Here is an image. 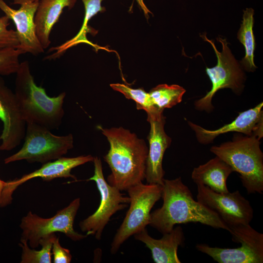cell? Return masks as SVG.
Segmentation results:
<instances>
[{"label":"cell","instance_id":"1","mask_svg":"<svg viewBox=\"0 0 263 263\" xmlns=\"http://www.w3.org/2000/svg\"><path fill=\"white\" fill-rule=\"evenodd\" d=\"M161 198L163 205L150 213L149 225L162 234L170 232L175 225L189 223H200L229 231L216 213L194 199L181 177L164 179Z\"/></svg>","mask_w":263,"mask_h":263},{"label":"cell","instance_id":"2","mask_svg":"<svg viewBox=\"0 0 263 263\" xmlns=\"http://www.w3.org/2000/svg\"><path fill=\"white\" fill-rule=\"evenodd\" d=\"M100 129L110 146L103 157L111 170L107 182L120 191L142 182L148 153L145 140L121 127Z\"/></svg>","mask_w":263,"mask_h":263},{"label":"cell","instance_id":"3","mask_svg":"<svg viewBox=\"0 0 263 263\" xmlns=\"http://www.w3.org/2000/svg\"><path fill=\"white\" fill-rule=\"evenodd\" d=\"M16 74L15 94L26 123L38 124L50 131L58 129L64 115L66 93L48 96L43 88L36 84L27 60L20 63Z\"/></svg>","mask_w":263,"mask_h":263},{"label":"cell","instance_id":"4","mask_svg":"<svg viewBox=\"0 0 263 263\" xmlns=\"http://www.w3.org/2000/svg\"><path fill=\"white\" fill-rule=\"evenodd\" d=\"M260 140L255 135L235 134L231 141L210 149L239 174L248 194L263 192V153Z\"/></svg>","mask_w":263,"mask_h":263},{"label":"cell","instance_id":"5","mask_svg":"<svg viewBox=\"0 0 263 263\" xmlns=\"http://www.w3.org/2000/svg\"><path fill=\"white\" fill-rule=\"evenodd\" d=\"M24 142L15 154L6 158L4 163L25 160L30 163L44 164L66 154L74 147L72 134L57 136L41 125L27 123Z\"/></svg>","mask_w":263,"mask_h":263},{"label":"cell","instance_id":"6","mask_svg":"<svg viewBox=\"0 0 263 263\" xmlns=\"http://www.w3.org/2000/svg\"><path fill=\"white\" fill-rule=\"evenodd\" d=\"M127 191L130 199V207L112 241L111 252L113 254L116 253L131 236L149 225L150 211L161 198L162 186L141 182Z\"/></svg>","mask_w":263,"mask_h":263},{"label":"cell","instance_id":"7","mask_svg":"<svg viewBox=\"0 0 263 263\" xmlns=\"http://www.w3.org/2000/svg\"><path fill=\"white\" fill-rule=\"evenodd\" d=\"M200 36L212 46L217 63L212 68H206V73L211 82L212 87L204 97L195 101L194 106L198 110L210 113L214 109L212 99L218 91L229 88L239 94L244 88L245 77L241 65L232 54L225 38L220 37L216 38L222 46V51L220 52L213 40L207 38L206 34Z\"/></svg>","mask_w":263,"mask_h":263},{"label":"cell","instance_id":"8","mask_svg":"<svg viewBox=\"0 0 263 263\" xmlns=\"http://www.w3.org/2000/svg\"><path fill=\"white\" fill-rule=\"evenodd\" d=\"M79 198L74 199L65 208L57 211L52 217L44 218L30 211L21 220L20 240L29 243L32 248L39 246L40 240L59 232L74 241H80L88 236L81 234L74 228V220L80 205Z\"/></svg>","mask_w":263,"mask_h":263},{"label":"cell","instance_id":"9","mask_svg":"<svg viewBox=\"0 0 263 263\" xmlns=\"http://www.w3.org/2000/svg\"><path fill=\"white\" fill-rule=\"evenodd\" d=\"M94 174L87 181L95 182L100 195L99 206L96 210L81 221L79 226L86 235H94L100 240L102 232L111 217L116 212L127 207L130 199L118 188L110 185L104 178L101 159L94 157Z\"/></svg>","mask_w":263,"mask_h":263},{"label":"cell","instance_id":"10","mask_svg":"<svg viewBox=\"0 0 263 263\" xmlns=\"http://www.w3.org/2000/svg\"><path fill=\"white\" fill-rule=\"evenodd\" d=\"M233 241L240 243L237 248L211 247L197 244L196 248L219 263H263V234L248 225H240L229 228Z\"/></svg>","mask_w":263,"mask_h":263},{"label":"cell","instance_id":"11","mask_svg":"<svg viewBox=\"0 0 263 263\" xmlns=\"http://www.w3.org/2000/svg\"><path fill=\"white\" fill-rule=\"evenodd\" d=\"M197 201L216 213L229 229L250 224L253 218V209L239 190L220 193L204 185L197 184Z\"/></svg>","mask_w":263,"mask_h":263},{"label":"cell","instance_id":"12","mask_svg":"<svg viewBox=\"0 0 263 263\" xmlns=\"http://www.w3.org/2000/svg\"><path fill=\"white\" fill-rule=\"evenodd\" d=\"M39 0H14L13 4L20 5L18 9L10 7L3 0H0V9L11 19L16 28L19 43L18 48L23 54L37 56L44 52L36 34L35 16Z\"/></svg>","mask_w":263,"mask_h":263},{"label":"cell","instance_id":"13","mask_svg":"<svg viewBox=\"0 0 263 263\" xmlns=\"http://www.w3.org/2000/svg\"><path fill=\"white\" fill-rule=\"evenodd\" d=\"M0 120L3 125L0 150L9 151L24 138L26 123L21 114L15 93L0 75Z\"/></svg>","mask_w":263,"mask_h":263},{"label":"cell","instance_id":"14","mask_svg":"<svg viewBox=\"0 0 263 263\" xmlns=\"http://www.w3.org/2000/svg\"><path fill=\"white\" fill-rule=\"evenodd\" d=\"M147 120L150 124V131L148 136L149 147L145 179L148 184L162 186L165 175L163 159L166 150L171 144V139L165 131L166 117L163 113L147 114Z\"/></svg>","mask_w":263,"mask_h":263},{"label":"cell","instance_id":"15","mask_svg":"<svg viewBox=\"0 0 263 263\" xmlns=\"http://www.w3.org/2000/svg\"><path fill=\"white\" fill-rule=\"evenodd\" d=\"M91 155L74 157H61L53 161L43 164L38 169L23 175L21 178L7 182L0 200V207H4L11 203L12 195L21 185L35 178H41L43 181H50L57 178L71 177L77 181L76 177L71 173L74 168L90 162H93Z\"/></svg>","mask_w":263,"mask_h":263},{"label":"cell","instance_id":"16","mask_svg":"<svg viewBox=\"0 0 263 263\" xmlns=\"http://www.w3.org/2000/svg\"><path fill=\"white\" fill-rule=\"evenodd\" d=\"M263 106L262 102L254 108L240 113L231 123L214 130L205 129L190 121L188 122L194 132L198 141L202 144H209L220 135L234 132L255 135L261 139L263 135Z\"/></svg>","mask_w":263,"mask_h":263},{"label":"cell","instance_id":"17","mask_svg":"<svg viewBox=\"0 0 263 263\" xmlns=\"http://www.w3.org/2000/svg\"><path fill=\"white\" fill-rule=\"evenodd\" d=\"M134 239L145 244L150 249L156 263H180L178 255V247L184 246L185 237L182 227L177 226L169 232L163 234L160 239L151 237L146 228L134 235Z\"/></svg>","mask_w":263,"mask_h":263},{"label":"cell","instance_id":"18","mask_svg":"<svg viewBox=\"0 0 263 263\" xmlns=\"http://www.w3.org/2000/svg\"><path fill=\"white\" fill-rule=\"evenodd\" d=\"M77 0H40L35 16L37 37L44 49L51 43L50 35L63 9L72 8Z\"/></svg>","mask_w":263,"mask_h":263},{"label":"cell","instance_id":"19","mask_svg":"<svg viewBox=\"0 0 263 263\" xmlns=\"http://www.w3.org/2000/svg\"><path fill=\"white\" fill-rule=\"evenodd\" d=\"M232 172L233 170L229 165L216 156L194 168L191 178L196 185H204L216 192L225 193L229 192L226 181Z\"/></svg>","mask_w":263,"mask_h":263},{"label":"cell","instance_id":"20","mask_svg":"<svg viewBox=\"0 0 263 263\" xmlns=\"http://www.w3.org/2000/svg\"><path fill=\"white\" fill-rule=\"evenodd\" d=\"M253 15L254 10L251 8L244 11L242 22L237 34V38L244 46L245 53L240 63L249 72H253L257 68L254 62L255 41L253 31Z\"/></svg>","mask_w":263,"mask_h":263},{"label":"cell","instance_id":"21","mask_svg":"<svg viewBox=\"0 0 263 263\" xmlns=\"http://www.w3.org/2000/svg\"><path fill=\"white\" fill-rule=\"evenodd\" d=\"M186 90L177 85L159 84L149 93L154 104L159 109L171 108L182 101Z\"/></svg>","mask_w":263,"mask_h":263},{"label":"cell","instance_id":"22","mask_svg":"<svg viewBox=\"0 0 263 263\" xmlns=\"http://www.w3.org/2000/svg\"><path fill=\"white\" fill-rule=\"evenodd\" d=\"M102 1L103 0H82L85 9L84 19L82 27L78 34L73 38L56 48L57 49H55L57 50L55 55H60L69 48L81 42L91 44L86 38V33L88 30V23L90 19L98 12H103L105 11V7L102 6L101 5Z\"/></svg>","mask_w":263,"mask_h":263},{"label":"cell","instance_id":"23","mask_svg":"<svg viewBox=\"0 0 263 263\" xmlns=\"http://www.w3.org/2000/svg\"><path fill=\"white\" fill-rule=\"evenodd\" d=\"M55 233L50 234L39 242L42 246L39 250L31 249L27 241L20 240L19 245L22 248L21 263H51V250L53 241L56 237Z\"/></svg>","mask_w":263,"mask_h":263},{"label":"cell","instance_id":"24","mask_svg":"<svg viewBox=\"0 0 263 263\" xmlns=\"http://www.w3.org/2000/svg\"><path fill=\"white\" fill-rule=\"evenodd\" d=\"M110 86L114 91L124 94L127 99L134 101L137 109L144 110L147 114H156L164 111L154 104L149 93L143 89H133L120 83L111 84Z\"/></svg>","mask_w":263,"mask_h":263},{"label":"cell","instance_id":"25","mask_svg":"<svg viewBox=\"0 0 263 263\" xmlns=\"http://www.w3.org/2000/svg\"><path fill=\"white\" fill-rule=\"evenodd\" d=\"M23 54L21 50L13 47L0 50V75L16 74L20 63L19 56Z\"/></svg>","mask_w":263,"mask_h":263},{"label":"cell","instance_id":"26","mask_svg":"<svg viewBox=\"0 0 263 263\" xmlns=\"http://www.w3.org/2000/svg\"><path fill=\"white\" fill-rule=\"evenodd\" d=\"M9 20L6 15L0 17V50L9 47L18 48L19 45L16 31L8 29Z\"/></svg>","mask_w":263,"mask_h":263},{"label":"cell","instance_id":"27","mask_svg":"<svg viewBox=\"0 0 263 263\" xmlns=\"http://www.w3.org/2000/svg\"><path fill=\"white\" fill-rule=\"evenodd\" d=\"M53 263H70L72 256L68 249L61 246L59 241V237H56L53 241L52 246Z\"/></svg>","mask_w":263,"mask_h":263},{"label":"cell","instance_id":"28","mask_svg":"<svg viewBox=\"0 0 263 263\" xmlns=\"http://www.w3.org/2000/svg\"><path fill=\"white\" fill-rule=\"evenodd\" d=\"M140 8L142 10L144 14L147 18L149 17V14L151 13L150 10L146 6L144 0H135Z\"/></svg>","mask_w":263,"mask_h":263},{"label":"cell","instance_id":"29","mask_svg":"<svg viewBox=\"0 0 263 263\" xmlns=\"http://www.w3.org/2000/svg\"><path fill=\"white\" fill-rule=\"evenodd\" d=\"M6 185L7 182H4L0 179V200Z\"/></svg>","mask_w":263,"mask_h":263},{"label":"cell","instance_id":"30","mask_svg":"<svg viewBox=\"0 0 263 263\" xmlns=\"http://www.w3.org/2000/svg\"></svg>","mask_w":263,"mask_h":263}]
</instances>
